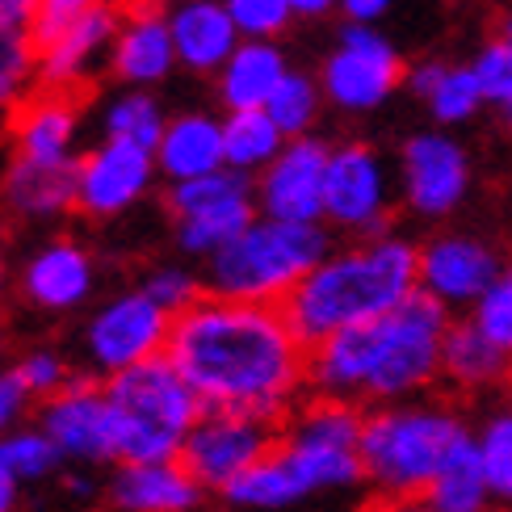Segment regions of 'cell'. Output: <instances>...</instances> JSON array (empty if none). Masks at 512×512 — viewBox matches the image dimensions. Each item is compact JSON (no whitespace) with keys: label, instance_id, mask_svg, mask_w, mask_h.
Instances as JSON below:
<instances>
[{"label":"cell","instance_id":"obj_1","mask_svg":"<svg viewBox=\"0 0 512 512\" xmlns=\"http://www.w3.org/2000/svg\"><path fill=\"white\" fill-rule=\"evenodd\" d=\"M202 408L240 412L282 429L307 391V345L282 307L206 294L173 319L168 353Z\"/></svg>","mask_w":512,"mask_h":512},{"label":"cell","instance_id":"obj_2","mask_svg":"<svg viewBox=\"0 0 512 512\" xmlns=\"http://www.w3.org/2000/svg\"><path fill=\"white\" fill-rule=\"evenodd\" d=\"M450 307L416 290L395 311L307 349V391L345 403H408L441 378Z\"/></svg>","mask_w":512,"mask_h":512},{"label":"cell","instance_id":"obj_3","mask_svg":"<svg viewBox=\"0 0 512 512\" xmlns=\"http://www.w3.org/2000/svg\"><path fill=\"white\" fill-rule=\"evenodd\" d=\"M416 290L420 248L403 236H387L345 252H328L282 303V315L290 319L294 336L315 349L336 332L382 319Z\"/></svg>","mask_w":512,"mask_h":512},{"label":"cell","instance_id":"obj_4","mask_svg":"<svg viewBox=\"0 0 512 512\" xmlns=\"http://www.w3.org/2000/svg\"><path fill=\"white\" fill-rule=\"evenodd\" d=\"M475 429L445 403H387L361 424V479L378 500L420 504Z\"/></svg>","mask_w":512,"mask_h":512},{"label":"cell","instance_id":"obj_5","mask_svg":"<svg viewBox=\"0 0 512 512\" xmlns=\"http://www.w3.org/2000/svg\"><path fill=\"white\" fill-rule=\"evenodd\" d=\"M114 420V454L126 466L181 462L185 437L202 420V399L168 357H152L135 370L101 382Z\"/></svg>","mask_w":512,"mask_h":512},{"label":"cell","instance_id":"obj_6","mask_svg":"<svg viewBox=\"0 0 512 512\" xmlns=\"http://www.w3.org/2000/svg\"><path fill=\"white\" fill-rule=\"evenodd\" d=\"M332 252V236L324 223H277L256 219L244 236L219 248L206 261L202 286L231 303L282 307L298 290V282Z\"/></svg>","mask_w":512,"mask_h":512},{"label":"cell","instance_id":"obj_7","mask_svg":"<svg viewBox=\"0 0 512 512\" xmlns=\"http://www.w3.org/2000/svg\"><path fill=\"white\" fill-rule=\"evenodd\" d=\"M361 424H366V412L357 403L324 395L303 399L286 416L273 450L290 466L307 500L353 492L366 483L361 479Z\"/></svg>","mask_w":512,"mask_h":512},{"label":"cell","instance_id":"obj_8","mask_svg":"<svg viewBox=\"0 0 512 512\" xmlns=\"http://www.w3.org/2000/svg\"><path fill=\"white\" fill-rule=\"evenodd\" d=\"M403 72L408 68H403L395 42L378 26L345 21L336 51L324 59V72H319V93L345 114H370L391 101V93L403 84Z\"/></svg>","mask_w":512,"mask_h":512},{"label":"cell","instance_id":"obj_9","mask_svg":"<svg viewBox=\"0 0 512 512\" xmlns=\"http://www.w3.org/2000/svg\"><path fill=\"white\" fill-rule=\"evenodd\" d=\"M168 336H173V315L160 311L143 290H126L89 315V324H84V361H89L93 378L105 382L152 357H164Z\"/></svg>","mask_w":512,"mask_h":512},{"label":"cell","instance_id":"obj_10","mask_svg":"<svg viewBox=\"0 0 512 512\" xmlns=\"http://www.w3.org/2000/svg\"><path fill=\"white\" fill-rule=\"evenodd\" d=\"M277 445V429L265 420H252L240 412H202L194 433L185 437L181 466L198 479V487L210 496H223L240 475H248L256 462L269 458Z\"/></svg>","mask_w":512,"mask_h":512},{"label":"cell","instance_id":"obj_11","mask_svg":"<svg viewBox=\"0 0 512 512\" xmlns=\"http://www.w3.org/2000/svg\"><path fill=\"white\" fill-rule=\"evenodd\" d=\"M324 223L361 231L366 240L391 236V177L374 147H332L324 177Z\"/></svg>","mask_w":512,"mask_h":512},{"label":"cell","instance_id":"obj_12","mask_svg":"<svg viewBox=\"0 0 512 512\" xmlns=\"http://www.w3.org/2000/svg\"><path fill=\"white\" fill-rule=\"evenodd\" d=\"M38 429L51 437L63 466H118L114 454V420L105 387L93 374H72L59 395L38 403Z\"/></svg>","mask_w":512,"mask_h":512},{"label":"cell","instance_id":"obj_13","mask_svg":"<svg viewBox=\"0 0 512 512\" xmlns=\"http://www.w3.org/2000/svg\"><path fill=\"white\" fill-rule=\"evenodd\" d=\"M156 181V156L135 143L101 139L76 160V210L89 219L126 215Z\"/></svg>","mask_w":512,"mask_h":512},{"label":"cell","instance_id":"obj_14","mask_svg":"<svg viewBox=\"0 0 512 512\" xmlns=\"http://www.w3.org/2000/svg\"><path fill=\"white\" fill-rule=\"evenodd\" d=\"M399 185L408 210L424 219H445L462 206L466 189H471V160H466L458 139L441 131L412 135L399 152Z\"/></svg>","mask_w":512,"mask_h":512},{"label":"cell","instance_id":"obj_15","mask_svg":"<svg viewBox=\"0 0 512 512\" xmlns=\"http://www.w3.org/2000/svg\"><path fill=\"white\" fill-rule=\"evenodd\" d=\"M332 147L315 135L290 139L261 177H256V210L277 223H324V177Z\"/></svg>","mask_w":512,"mask_h":512},{"label":"cell","instance_id":"obj_16","mask_svg":"<svg viewBox=\"0 0 512 512\" xmlns=\"http://www.w3.org/2000/svg\"><path fill=\"white\" fill-rule=\"evenodd\" d=\"M118 26H122V5L114 0V5H101L72 21L47 47H38V89L80 97L84 84L101 72V63L110 68Z\"/></svg>","mask_w":512,"mask_h":512},{"label":"cell","instance_id":"obj_17","mask_svg":"<svg viewBox=\"0 0 512 512\" xmlns=\"http://www.w3.org/2000/svg\"><path fill=\"white\" fill-rule=\"evenodd\" d=\"M504 273L492 244L475 236H437L420 248V290L441 307H475Z\"/></svg>","mask_w":512,"mask_h":512},{"label":"cell","instance_id":"obj_18","mask_svg":"<svg viewBox=\"0 0 512 512\" xmlns=\"http://www.w3.org/2000/svg\"><path fill=\"white\" fill-rule=\"evenodd\" d=\"M76 135H80V97L34 89L9 114L13 160L30 164H76Z\"/></svg>","mask_w":512,"mask_h":512},{"label":"cell","instance_id":"obj_19","mask_svg":"<svg viewBox=\"0 0 512 512\" xmlns=\"http://www.w3.org/2000/svg\"><path fill=\"white\" fill-rule=\"evenodd\" d=\"M177 68V47L168 34V9L156 0H135L122 5V26L110 51V72L126 89H152V84L168 80Z\"/></svg>","mask_w":512,"mask_h":512},{"label":"cell","instance_id":"obj_20","mask_svg":"<svg viewBox=\"0 0 512 512\" xmlns=\"http://www.w3.org/2000/svg\"><path fill=\"white\" fill-rule=\"evenodd\" d=\"M97 286V265L76 240H51L38 252L26 256V265L17 273V290L30 307L38 311H76L80 303H89V294Z\"/></svg>","mask_w":512,"mask_h":512},{"label":"cell","instance_id":"obj_21","mask_svg":"<svg viewBox=\"0 0 512 512\" xmlns=\"http://www.w3.org/2000/svg\"><path fill=\"white\" fill-rule=\"evenodd\" d=\"M110 512H202L206 492L181 462H118L105 483Z\"/></svg>","mask_w":512,"mask_h":512},{"label":"cell","instance_id":"obj_22","mask_svg":"<svg viewBox=\"0 0 512 512\" xmlns=\"http://www.w3.org/2000/svg\"><path fill=\"white\" fill-rule=\"evenodd\" d=\"M168 34H173L177 63L198 76H219L231 51L240 47V30L231 26L223 0H173L168 5Z\"/></svg>","mask_w":512,"mask_h":512},{"label":"cell","instance_id":"obj_23","mask_svg":"<svg viewBox=\"0 0 512 512\" xmlns=\"http://www.w3.org/2000/svg\"><path fill=\"white\" fill-rule=\"evenodd\" d=\"M0 206L13 219L47 223L76 210V164H30L13 160L0 177Z\"/></svg>","mask_w":512,"mask_h":512},{"label":"cell","instance_id":"obj_24","mask_svg":"<svg viewBox=\"0 0 512 512\" xmlns=\"http://www.w3.org/2000/svg\"><path fill=\"white\" fill-rule=\"evenodd\" d=\"M152 156H156V173H164L168 185L219 173V168H227L223 164V118H215V114L168 118Z\"/></svg>","mask_w":512,"mask_h":512},{"label":"cell","instance_id":"obj_25","mask_svg":"<svg viewBox=\"0 0 512 512\" xmlns=\"http://www.w3.org/2000/svg\"><path fill=\"white\" fill-rule=\"evenodd\" d=\"M286 76H290V63L277 42H240L223 63V72L215 76L219 101L227 105V114L265 110Z\"/></svg>","mask_w":512,"mask_h":512},{"label":"cell","instance_id":"obj_26","mask_svg":"<svg viewBox=\"0 0 512 512\" xmlns=\"http://www.w3.org/2000/svg\"><path fill=\"white\" fill-rule=\"evenodd\" d=\"M441 378H450L462 391H483L512 378V361L487 340L471 319H454L441 340Z\"/></svg>","mask_w":512,"mask_h":512},{"label":"cell","instance_id":"obj_27","mask_svg":"<svg viewBox=\"0 0 512 512\" xmlns=\"http://www.w3.org/2000/svg\"><path fill=\"white\" fill-rule=\"evenodd\" d=\"M286 143L290 139L277 131L265 110H244V114L223 118V164L231 173H244L256 181L277 156H282Z\"/></svg>","mask_w":512,"mask_h":512},{"label":"cell","instance_id":"obj_28","mask_svg":"<svg viewBox=\"0 0 512 512\" xmlns=\"http://www.w3.org/2000/svg\"><path fill=\"white\" fill-rule=\"evenodd\" d=\"M231 512H286L307 504V492L298 487V479L290 475V466L277 458V450L269 458H261L248 475H240L236 483L219 496Z\"/></svg>","mask_w":512,"mask_h":512},{"label":"cell","instance_id":"obj_29","mask_svg":"<svg viewBox=\"0 0 512 512\" xmlns=\"http://www.w3.org/2000/svg\"><path fill=\"white\" fill-rule=\"evenodd\" d=\"M496 500L487 492L483 479V462L475 450V437L462 445V450L445 462V471L437 475V483L424 492L420 512H487Z\"/></svg>","mask_w":512,"mask_h":512},{"label":"cell","instance_id":"obj_30","mask_svg":"<svg viewBox=\"0 0 512 512\" xmlns=\"http://www.w3.org/2000/svg\"><path fill=\"white\" fill-rule=\"evenodd\" d=\"M256 202V181L244 173H231V168H219L210 177L198 181H181V185H168V210L173 219H198V215H215V210H231V206H244Z\"/></svg>","mask_w":512,"mask_h":512},{"label":"cell","instance_id":"obj_31","mask_svg":"<svg viewBox=\"0 0 512 512\" xmlns=\"http://www.w3.org/2000/svg\"><path fill=\"white\" fill-rule=\"evenodd\" d=\"M164 126H168V118L160 110V101L147 93V89H126L114 101H105V110H101L105 139L135 143V147H147V152H156Z\"/></svg>","mask_w":512,"mask_h":512},{"label":"cell","instance_id":"obj_32","mask_svg":"<svg viewBox=\"0 0 512 512\" xmlns=\"http://www.w3.org/2000/svg\"><path fill=\"white\" fill-rule=\"evenodd\" d=\"M0 471H5L17 487H30V483L59 475L63 458L38 424H21V429H13L9 437H0Z\"/></svg>","mask_w":512,"mask_h":512},{"label":"cell","instance_id":"obj_33","mask_svg":"<svg viewBox=\"0 0 512 512\" xmlns=\"http://www.w3.org/2000/svg\"><path fill=\"white\" fill-rule=\"evenodd\" d=\"M38 89V47L30 34L0 26V118Z\"/></svg>","mask_w":512,"mask_h":512},{"label":"cell","instance_id":"obj_34","mask_svg":"<svg viewBox=\"0 0 512 512\" xmlns=\"http://www.w3.org/2000/svg\"><path fill=\"white\" fill-rule=\"evenodd\" d=\"M475 450L483 462L487 492L500 504H512V408L492 412L475 429Z\"/></svg>","mask_w":512,"mask_h":512},{"label":"cell","instance_id":"obj_35","mask_svg":"<svg viewBox=\"0 0 512 512\" xmlns=\"http://www.w3.org/2000/svg\"><path fill=\"white\" fill-rule=\"evenodd\" d=\"M319 110H324V93H319V84L303 72H290L282 80V89L273 93V101L265 105V114L273 118V126L286 139H303L315 126Z\"/></svg>","mask_w":512,"mask_h":512},{"label":"cell","instance_id":"obj_36","mask_svg":"<svg viewBox=\"0 0 512 512\" xmlns=\"http://www.w3.org/2000/svg\"><path fill=\"white\" fill-rule=\"evenodd\" d=\"M429 110L441 126H458V122H471L479 110H483V89L471 72V63L466 68H445L441 84L433 89L429 97Z\"/></svg>","mask_w":512,"mask_h":512},{"label":"cell","instance_id":"obj_37","mask_svg":"<svg viewBox=\"0 0 512 512\" xmlns=\"http://www.w3.org/2000/svg\"><path fill=\"white\" fill-rule=\"evenodd\" d=\"M471 324L512 361V265H504V273L471 307Z\"/></svg>","mask_w":512,"mask_h":512},{"label":"cell","instance_id":"obj_38","mask_svg":"<svg viewBox=\"0 0 512 512\" xmlns=\"http://www.w3.org/2000/svg\"><path fill=\"white\" fill-rule=\"evenodd\" d=\"M160 311L168 315H185L189 307L198 303V298H206V286H202V277L194 269H185V265H160L143 277V286H139Z\"/></svg>","mask_w":512,"mask_h":512},{"label":"cell","instance_id":"obj_39","mask_svg":"<svg viewBox=\"0 0 512 512\" xmlns=\"http://www.w3.org/2000/svg\"><path fill=\"white\" fill-rule=\"evenodd\" d=\"M223 9L244 42H273L294 21L286 0H223Z\"/></svg>","mask_w":512,"mask_h":512},{"label":"cell","instance_id":"obj_40","mask_svg":"<svg viewBox=\"0 0 512 512\" xmlns=\"http://www.w3.org/2000/svg\"><path fill=\"white\" fill-rule=\"evenodd\" d=\"M9 370L21 378V387L30 391L34 403L59 395V391L72 382V366H68V361H63L55 349H30V353H21Z\"/></svg>","mask_w":512,"mask_h":512},{"label":"cell","instance_id":"obj_41","mask_svg":"<svg viewBox=\"0 0 512 512\" xmlns=\"http://www.w3.org/2000/svg\"><path fill=\"white\" fill-rule=\"evenodd\" d=\"M471 72L483 89V105H496V110H508L512 105V42L492 38L487 47L475 55Z\"/></svg>","mask_w":512,"mask_h":512},{"label":"cell","instance_id":"obj_42","mask_svg":"<svg viewBox=\"0 0 512 512\" xmlns=\"http://www.w3.org/2000/svg\"><path fill=\"white\" fill-rule=\"evenodd\" d=\"M101 5H114V0H42V9H38V21H34V47H47L51 38H59L63 30L72 26V21H80L84 13H93Z\"/></svg>","mask_w":512,"mask_h":512},{"label":"cell","instance_id":"obj_43","mask_svg":"<svg viewBox=\"0 0 512 512\" xmlns=\"http://www.w3.org/2000/svg\"><path fill=\"white\" fill-rule=\"evenodd\" d=\"M30 408H34V399L21 387V378L13 370H0V437L21 429V420L30 416Z\"/></svg>","mask_w":512,"mask_h":512},{"label":"cell","instance_id":"obj_44","mask_svg":"<svg viewBox=\"0 0 512 512\" xmlns=\"http://www.w3.org/2000/svg\"><path fill=\"white\" fill-rule=\"evenodd\" d=\"M445 68H450V63H441V59H424V63H416V68L403 72V84H408V89H412L416 97L429 101V97H433V89L441 84V76H445Z\"/></svg>","mask_w":512,"mask_h":512},{"label":"cell","instance_id":"obj_45","mask_svg":"<svg viewBox=\"0 0 512 512\" xmlns=\"http://www.w3.org/2000/svg\"><path fill=\"white\" fill-rule=\"evenodd\" d=\"M38 9H42V0H0V26L30 34L38 21Z\"/></svg>","mask_w":512,"mask_h":512},{"label":"cell","instance_id":"obj_46","mask_svg":"<svg viewBox=\"0 0 512 512\" xmlns=\"http://www.w3.org/2000/svg\"><path fill=\"white\" fill-rule=\"evenodd\" d=\"M391 9H395V0H340L345 21H357V26H378Z\"/></svg>","mask_w":512,"mask_h":512},{"label":"cell","instance_id":"obj_47","mask_svg":"<svg viewBox=\"0 0 512 512\" xmlns=\"http://www.w3.org/2000/svg\"><path fill=\"white\" fill-rule=\"evenodd\" d=\"M63 492L72 500H93L97 496V479L84 471V466H72V471H63Z\"/></svg>","mask_w":512,"mask_h":512},{"label":"cell","instance_id":"obj_48","mask_svg":"<svg viewBox=\"0 0 512 512\" xmlns=\"http://www.w3.org/2000/svg\"><path fill=\"white\" fill-rule=\"evenodd\" d=\"M294 17H324L332 9H340V0H286Z\"/></svg>","mask_w":512,"mask_h":512},{"label":"cell","instance_id":"obj_49","mask_svg":"<svg viewBox=\"0 0 512 512\" xmlns=\"http://www.w3.org/2000/svg\"><path fill=\"white\" fill-rule=\"evenodd\" d=\"M21 508V487L0 471V512H17Z\"/></svg>","mask_w":512,"mask_h":512},{"label":"cell","instance_id":"obj_50","mask_svg":"<svg viewBox=\"0 0 512 512\" xmlns=\"http://www.w3.org/2000/svg\"><path fill=\"white\" fill-rule=\"evenodd\" d=\"M5 294H9V248L5 236H0V307H5Z\"/></svg>","mask_w":512,"mask_h":512},{"label":"cell","instance_id":"obj_51","mask_svg":"<svg viewBox=\"0 0 512 512\" xmlns=\"http://www.w3.org/2000/svg\"><path fill=\"white\" fill-rule=\"evenodd\" d=\"M361 512H420V504H395V500H374L370 508Z\"/></svg>","mask_w":512,"mask_h":512},{"label":"cell","instance_id":"obj_52","mask_svg":"<svg viewBox=\"0 0 512 512\" xmlns=\"http://www.w3.org/2000/svg\"><path fill=\"white\" fill-rule=\"evenodd\" d=\"M500 38H504V42H512V9L500 17Z\"/></svg>","mask_w":512,"mask_h":512},{"label":"cell","instance_id":"obj_53","mask_svg":"<svg viewBox=\"0 0 512 512\" xmlns=\"http://www.w3.org/2000/svg\"><path fill=\"white\" fill-rule=\"evenodd\" d=\"M5 353H9V345H5V336H0V370H9L5 366Z\"/></svg>","mask_w":512,"mask_h":512},{"label":"cell","instance_id":"obj_54","mask_svg":"<svg viewBox=\"0 0 512 512\" xmlns=\"http://www.w3.org/2000/svg\"><path fill=\"white\" fill-rule=\"evenodd\" d=\"M504 122H508V126H512V105H508V110H504Z\"/></svg>","mask_w":512,"mask_h":512},{"label":"cell","instance_id":"obj_55","mask_svg":"<svg viewBox=\"0 0 512 512\" xmlns=\"http://www.w3.org/2000/svg\"><path fill=\"white\" fill-rule=\"evenodd\" d=\"M223 512H231V508H223Z\"/></svg>","mask_w":512,"mask_h":512}]
</instances>
